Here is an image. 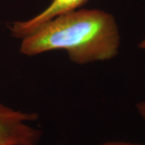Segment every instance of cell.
I'll return each mask as SVG.
<instances>
[{"mask_svg": "<svg viewBox=\"0 0 145 145\" xmlns=\"http://www.w3.org/2000/svg\"><path fill=\"white\" fill-rule=\"evenodd\" d=\"M137 111L140 116L145 120V101H140L136 105Z\"/></svg>", "mask_w": 145, "mask_h": 145, "instance_id": "277c9868", "label": "cell"}, {"mask_svg": "<svg viewBox=\"0 0 145 145\" xmlns=\"http://www.w3.org/2000/svg\"><path fill=\"white\" fill-rule=\"evenodd\" d=\"M102 145H144L140 144H132L129 142H108L105 143Z\"/></svg>", "mask_w": 145, "mask_h": 145, "instance_id": "5b68a950", "label": "cell"}, {"mask_svg": "<svg viewBox=\"0 0 145 145\" xmlns=\"http://www.w3.org/2000/svg\"><path fill=\"white\" fill-rule=\"evenodd\" d=\"M139 48H142V49H145V39L141 42L138 45Z\"/></svg>", "mask_w": 145, "mask_h": 145, "instance_id": "8992f818", "label": "cell"}, {"mask_svg": "<svg viewBox=\"0 0 145 145\" xmlns=\"http://www.w3.org/2000/svg\"><path fill=\"white\" fill-rule=\"evenodd\" d=\"M49 6L42 13L27 22H16L11 28L12 34L17 38H24L32 34L41 26L54 18L75 10L88 0H51Z\"/></svg>", "mask_w": 145, "mask_h": 145, "instance_id": "3957f363", "label": "cell"}, {"mask_svg": "<svg viewBox=\"0 0 145 145\" xmlns=\"http://www.w3.org/2000/svg\"><path fill=\"white\" fill-rule=\"evenodd\" d=\"M37 114L22 113L0 104V145H36L40 132L25 124Z\"/></svg>", "mask_w": 145, "mask_h": 145, "instance_id": "7a4b0ae2", "label": "cell"}, {"mask_svg": "<svg viewBox=\"0 0 145 145\" xmlns=\"http://www.w3.org/2000/svg\"><path fill=\"white\" fill-rule=\"evenodd\" d=\"M120 39L112 15L99 10H72L57 16L25 37L20 50L28 56L65 50L72 62L84 65L116 57Z\"/></svg>", "mask_w": 145, "mask_h": 145, "instance_id": "6da1fadb", "label": "cell"}]
</instances>
